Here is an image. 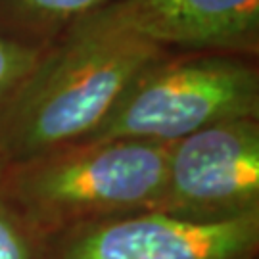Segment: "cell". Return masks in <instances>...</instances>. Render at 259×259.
Masks as SVG:
<instances>
[{
  "label": "cell",
  "mask_w": 259,
  "mask_h": 259,
  "mask_svg": "<svg viewBox=\"0 0 259 259\" xmlns=\"http://www.w3.org/2000/svg\"><path fill=\"white\" fill-rule=\"evenodd\" d=\"M110 0H0V31L54 45Z\"/></svg>",
  "instance_id": "cell-7"
},
{
  "label": "cell",
  "mask_w": 259,
  "mask_h": 259,
  "mask_svg": "<svg viewBox=\"0 0 259 259\" xmlns=\"http://www.w3.org/2000/svg\"><path fill=\"white\" fill-rule=\"evenodd\" d=\"M50 48L0 31V121Z\"/></svg>",
  "instance_id": "cell-8"
},
{
  "label": "cell",
  "mask_w": 259,
  "mask_h": 259,
  "mask_svg": "<svg viewBox=\"0 0 259 259\" xmlns=\"http://www.w3.org/2000/svg\"><path fill=\"white\" fill-rule=\"evenodd\" d=\"M171 144L81 140L0 167L4 194L45 236L123 213L156 209Z\"/></svg>",
  "instance_id": "cell-2"
},
{
  "label": "cell",
  "mask_w": 259,
  "mask_h": 259,
  "mask_svg": "<svg viewBox=\"0 0 259 259\" xmlns=\"http://www.w3.org/2000/svg\"><path fill=\"white\" fill-rule=\"evenodd\" d=\"M259 213L190 221L156 209L123 213L47 236L45 259H257Z\"/></svg>",
  "instance_id": "cell-5"
},
{
  "label": "cell",
  "mask_w": 259,
  "mask_h": 259,
  "mask_svg": "<svg viewBox=\"0 0 259 259\" xmlns=\"http://www.w3.org/2000/svg\"><path fill=\"white\" fill-rule=\"evenodd\" d=\"M156 211L190 221L259 213V117L215 123L175 140Z\"/></svg>",
  "instance_id": "cell-4"
},
{
  "label": "cell",
  "mask_w": 259,
  "mask_h": 259,
  "mask_svg": "<svg viewBox=\"0 0 259 259\" xmlns=\"http://www.w3.org/2000/svg\"><path fill=\"white\" fill-rule=\"evenodd\" d=\"M69 33L133 37L171 52L259 58V0H110Z\"/></svg>",
  "instance_id": "cell-6"
},
{
  "label": "cell",
  "mask_w": 259,
  "mask_h": 259,
  "mask_svg": "<svg viewBox=\"0 0 259 259\" xmlns=\"http://www.w3.org/2000/svg\"><path fill=\"white\" fill-rule=\"evenodd\" d=\"M165 52L133 37L67 33L0 121V167L87 140L135 77Z\"/></svg>",
  "instance_id": "cell-1"
},
{
  "label": "cell",
  "mask_w": 259,
  "mask_h": 259,
  "mask_svg": "<svg viewBox=\"0 0 259 259\" xmlns=\"http://www.w3.org/2000/svg\"><path fill=\"white\" fill-rule=\"evenodd\" d=\"M47 236L0 194V259H45Z\"/></svg>",
  "instance_id": "cell-9"
},
{
  "label": "cell",
  "mask_w": 259,
  "mask_h": 259,
  "mask_svg": "<svg viewBox=\"0 0 259 259\" xmlns=\"http://www.w3.org/2000/svg\"><path fill=\"white\" fill-rule=\"evenodd\" d=\"M259 117V58L165 52L140 71L87 140L173 144L232 119Z\"/></svg>",
  "instance_id": "cell-3"
}]
</instances>
